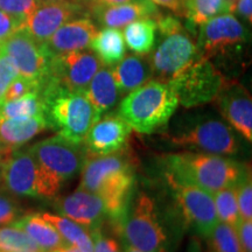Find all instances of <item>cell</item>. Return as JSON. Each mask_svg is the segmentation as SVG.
Masks as SVG:
<instances>
[{
	"label": "cell",
	"mask_w": 252,
	"mask_h": 252,
	"mask_svg": "<svg viewBox=\"0 0 252 252\" xmlns=\"http://www.w3.org/2000/svg\"><path fill=\"white\" fill-rule=\"evenodd\" d=\"M40 2L41 0H0V9L17 19L24 26Z\"/></svg>",
	"instance_id": "35"
},
{
	"label": "cell",
	"mask_w": 252,
	"mask_h": 252,
	"mask_svg": "<svg viewBox=\"0 0 252 252\" xmlns=\"http://www.w3.org/2000/svg\"><path fill=\"white\" fill-rule=\"evenodd\" d=\"M19 75V72L11 61V59L5 54L4 50L0 48V99L2 94L11 84V82Z\"/></svg>",
	"instance_id": "38"
},
{
	"label": "cell",
	"mask_w": 252,
	"mask_h": 252,
	"mask_svg": "<svg viewBox=\"0 0 252 252\" xmlns=\"http://www.w3.org/2000/svg\"><path fill=\"white\" fill-rule=\"evenodd\" d=\"M45 116V100L41 91L0 104V119Z\"/></svg>",
	"instance_id": "29"
},
{
	"label": "cell",
	"mask_w": 252,
	"mask_h": 252,
	"mask_svg": "<svg viewBox=\"0 0 252 252\" xmlns=\"http://www.w3.org/2000/svg\"><path fill=\"white\" fill-rule=\"evenodd\" d=\"M179 106V99L168 82L150 80L125 94L118 115L141 134H152L168 123Z\"/></svg>",
	"instance_id": "4"
},
{
	"label": "cell",
	"mask_w": 252,
	"mask_h": 252,
	"mask_svg": "<svg viewBox=\"0 0 252 252\" xmlns=\"http://www.w3.org/2000/svg\"><path fill=\"white\" fill-rule=\"evenodd\" d=\"M41 1H54V0H41Z\"/></svg>",
	"instance_id": "47"
},
{
	"label": "cell",
	"mask_w": 252,
	"mask_h": 252,
	"mask_svg": "<svg viewBox=\"0 0 252 252\" xmlns=\"http://www.w3.org/2000/svg\"><path fill=\"white\" fill-rule=\"evenodd\" d=\"M0 48L13 62L19 75L45 84L49 75L50 56L43 43L37 42L21 28L2 41Z\"/></svg>",
	"instance_id": "12"
},
{
	"label": "cell",
	"mask_w": 252,
	"mask_h": 252,
	"mask_svg": "<svg viewBox=\"0 0 252 252\" xmlns=\"http://www.w3.org/2000/svg\"><path fill=\"white\" fill-rule=\"evenodd\" d=\"M212 195L220 222L237 228L242 220L239 216L236 186L223 188Z\"/></svg>",
	"instance_id": "30"
},
{
	"label": "cell",
	"mask_w": 252,
	"mask_h": 252,
	"mask_svg": "<svg viewBox=\"0 0 252 252\" xmlns=\"http://www.w3.org/2000/svg\"><path fill=\"white\" fill-rule=\"evenodd\" d=\"M110 69L122 96L143 86L153 77L150 60L145 55H126Z\"/></svg>",
	"instance_id": "22"
},
{
	"label": "cell",
	"mask_w": 252,
	"mask_h": 252,
	"mask_svg": "<svg viewBox=\"0 0 252 252\" xmlns=\"http://www.w3.org/2000/svg\"><path fill=\"white\" fill-rule=\"evenodd\" d=\"M0 252H45L26 232L14 225L0 226Z\"/></svg>",
	"instance_id": "31"
},
{
	"label": "cell",
	"mask_w": 252,
	"mask_h": 252,
	"mask_svg": "<svg viewBox=\"0 0 252 252\" xmlns=\"http://www.w3.org/2000/svg\"><path fill=\"white\" fill-rule=\"evenodd\" d=\"M123 37L125 45L134 54H150L157 41L156 19H139L126 25Z\"/></svg>",
	"instance_id": "26"
},
{
	"label": "cell",
	"mask_w": 252,
	"mask_h": 252,
	"mask_svg": "<svg viewBox=\"0 0 252 252\" xmlns=\"http://www.w3.org/2000/svg\"><path fill=\"white\" fill-rule=\"evenodd\" d=\"M245 23H252V0H236L235 11Z\"/></svg>",
	"instance_id": "42"
},
{
	"label": "cell",
	"mask_w": 252,
	"mask_h": 252,
	"mask_svg": "<svg viewBox=\"0 0 252 252\" xmlns=\"http://www.w3.org/2000/svg\"><path fill=\"white\" fill-rule=\"evenodd\" d=\"M123 252H141V251H139L138 249H135L133 247H131V245L125 243L124 244V251H123Z\"/></svg>",
	"instance_id": "45"
},
{
	"label": "cell",
	"mask_w": 252,
	"mask_h": 252,
	"mask_svg": "<svg viewBox=\"0 0 252 252\" xmlns=\"http://www.w3.org/2000/svg\"><path fill=\"white\" fill-rule=\"evenodd\" d=\"M117 232L126 244L141 252H167V236L156 202L145 191L132 194Z\"/></svg>",
	"instance_id": "5"
},
{
	"label": "cell",
	"mask_w": 252,
	"mask_h": 252,
	"mask_svg": "<svg viewBox=\"0 0 252 252\" xmlns=\"http://www.w3.org/2000/svg\"><path fill=\"white\" fill-rule=\"evenodd\" d=\"M98 32L97 25L89 17H80L63 24L58 31L43 43V47L52 56L65 53L86 50L91 40Z\"/></svg>",
	"instance_id": "19"
},
{
	"label": "cell",
	"mask_w": 252,
	"mask_h": 252,
	"mask_svg": "<svg viewBox=\"0 0 252 252\" xmlns=\"http://www.w3.org/2000/svg\"><path fill=\"white\" fill-rule=\"evenodd\" d=\"M40 214L47 222H49L50 224L54 226L65 243L72 245V247H76L83 252L94 251V242L89 230L77 224L74 220L67 219V217L59 215V214Z\"/></svg>",
	"instance_id": "27"
},
{
	"label": "cell",
	"mask_w": 252,
	"mask_h": 252,
	"mask_svg": "<svg viewBox=\"0 0 252 252\" xmlns=\"http://www.w3.org/2000/svg\"><path fill=\"white\" fill-rule=\"evenodd\" d=\"M1 187L14 196L53 198L62 187L41 168L30 151L14 150L0 167Z\"/></svg>",
	"instance_id": "6"
},
{
	"label": "cell",
	"mask_w": 252,
	"mask_h": 252,
	"mask_svg": "<svg viewBox=\"0 0 252 252\" xmlns=\"http://www.w3.org/2000/svg\"><path fill=\"white\" fill-rule=\"evenodd\" d=\"M41 94L49 128L71 143L82 145L90 127L100 118L86 94L72 91L47 80Z\"/></svg>",
	"instance_id": "3"
},
{
	"label": "cell",
	"mask_w": 252,
	"mask_h": 252,
	"mask_svg": "<svg viewBox=\"0 0 252 252\" xmlns=\"http://www.w3.org/2000/svg\"><path fill=\"white\" fill-rule=\"evenodd\" d=\"M231 0H184V17L191 27H200L220 14L234 13Z\"/></svg>",
	"instance_id": "28"
},
{
	"label": "cell",
	"mask_w": 252,
	"mask_h": 252,
	"mask_svg": "<svg viewBox=\"0 0 252 252\" xmlns=\"http://www.w3.org/2000/svg\"><path fill=\"white\" fill-rule=\"evenodd\" d=\"M80 17H88L86 9L71 0L41 1L23 28L37 42L45 43L63 24Z\"/></svg>",
	"instance_id": "15"
},
{
	"label": "cell",
	"mask_w": 252,
	"mask_h": 252,
	"mask_svg": "<svg viewBox=\"0 0 252 252\" xmlns=\"http://www.w3.org/2000/svg\"><path fill=\"white\" fill-rule=\"evenodd\" d=\"M90 234L94 242L93 252H123L117 239L104 234L102 226L91 230Z\"/></svg>",
	"instance_id": "37"
},
{
	"label": "cell",
	"mask_w": 252,
	"mask_h": 252,
	"mask_svg": "<svg viewBox=\"0 0 252 252\" xmlns=\"http://www.w3.org/2000/svg\"><path fill=\"white\" fill-rule=\"evenodd\" d=\"M161 36V42L149 60L153 75L168 82L197 58V48L184 27Z\"/></svg>",
	"instance_id": "11"
},
{
	"label": "cell",
	"mask_w": 252,
	"mask_h": 252,
	"mask_svg": "<svg viewBox=\"0 0 252 252\" xmlns=\"http://www.w3.org/2000/svg\"><path fill=\"white\" fill-rule=\"evenodd\" d=\"M131 126L119 115L100 117L88 131L83 146L88 157H102L124 150L131 135Z\"/></svg>",
	"instance_id": "16"
},
{
	"label": "cell",
	"mask_w": 252,
	"mask_h": 252,
	"mask_svg": "<svg viewBox=\"0 0 252 252\" xmlns=\"http://www.w3.org/2000/svg\"><path fill=\"white\" fill-rule=\"evenodd\" d=\"M236 232L241 252H252V220H242L236 228Z\"/></svg>",
	"instance_id": "40"
},
{
	"label": "cell",
	"mask_w": 252,
	"mask_h": 252,
	"mask_svg": "<svg viewBox=\"0 0 252 252\" xmlns=\"http://www.w3.org/2000/svg\"><path fill=\"white\" fill-rule=\"evenodd\" d=\"M167 182L173 190L186 224L206 238L220 222L213 195L191 185L179 184L173 180Z\"/></svg>",
	"instance_id": "13"
},
{
	"label": "cell",
	"mask_w": 252,
	"mask_h": 252,
	"mask_svg": "<svg viewBox=\"0 0 252 252\" xmlns=\"http://www.w3.org/2000/svg\"><path fill=\"white\" fill-rule=\"evenodd\" d=\"M41 89H42V84H41L40 82L30 80V78L18 75V76L11 82V84L7 87V89H6L4 94H2L1 99H0V104L20 98V97H23L27 94L41 91Z\"/></svg>",
	"instance_id": "34"
},
{
	"label": "cell",
	"mask_w": 252,
	"mask_h": 252,
	"mask_svg": "<svg viewBox=\"0 0 252 252\" xmlns=\"http://www.w3.org/2000/svg\"><path fill=\"white\" fill-rule=\"evenodd\" d=\"M30 236L45 252H52L65 245L63 238L40 213L25 214L13 224Z\"/></svg>",
	"instance_id": "24"
},
{
	"label": "cell",
	"mask_w": 252,
	"mask_h": 252,
	"mask_svg": "<svg viewBox=\"0 0 252 252\" xmlns=\"http://www.w3.org/2000/svg\"><path fill=\"white\" fill-rule=\"evenodd\" d=\"M52 252H83V251H81L80 249H77L76 247H72V245L65 244V245H63V247L56 249V250L52 251Z\"/></svg>",
	"instance_id": "44"
},
{
	"label": "cell",
	"mask_w": 252,
	"mask_h": 252,
	"mask_svg": "<svg viewBox=\"0 0 252 252\" xmlns=\"http://www.w3.org/2000/svg\"><path fill=\"white\" fill-rule=\"evenodd\" d=\"M133 166L123 152L88 157L82 166L78 188L91 191L102 198L116 231L124 219L126 208L133 194Z\"/></svg>",
	"instance_id": "1"
},
{
	"label": "cell",
	"mask_w": 252,
	"mask_h": 252,
	"mask_svg": "<svg viewBox=\"0 0 252 252\" xmlns=\"http://www.w3.org/2000/svg\"><path fill=\"white\" fill-rule=\"evenodd\" d=\"M249 40L250 34L247 27L234 14L217 15L200 26L197 56L212 60L236 54Z\"/></svg>",
	"instance_id": "10"
},
{
	"label": "cell",
	"mask_w": 252,
	"mask_h": 252,
	"mask_svg": "<svg viewBox=\"0 0 252 252\" xmlns=\"http://www.w3.org/2000/svg\"><path fill=\"white\" fill-rule=\"evenodd\" d=\"M71 1L81 5L82 7L86 9L88 14V11H89V9L97 7V6L126 4V2H139V1H145V0H71Z\"/></svg>",
	"instance_id": "41"
},
{
	"label": "cell",
	"mask_w": 252,
	"mask_h": 252,
	"mask_svg": "<svg viewBox=\"0 0 252 252\" xmlns=\"http://www.w3.org/2000/svg\"><path fill=\"white\" fill-rule=\"evenodd\" d=\"M161 14L150 0L117 5L97 6L88 11V17L103 28H124L139 19H157Z\"/></svg>",
	"instance_id": "20"
},
{
	"label": "cell",
	"mask_w": 252,
	"mask_h": 252,
	"mask_svg": "<svg viewBox=\"0 0 252 252\" xmlns=\"http://www.w3.org/2000/svg\"><path fill=\"white\" fill-rule=\"evenodd\" d=\"M84 94L100 117L105 112L110 111L122 96L112 77L111 69L105 65L100 67L94 75Z\"/></svg>",
	"instance_id": "23"
},
{
	"label": "cell",
	"mask_w": 252,
	"mask_h": 252,
	"mask_svg": "<svg viewBox=\"0 0 252 252\" xmlns=\"http://www.w3.org/2000/svg\"><path fill=\"white\" fill-rule=\"evenodd\" d=\"M21 28H23V24L20 21L0 9V43Z\"/></svg>",
	"instance_id": "39"
},
{
	"label": "cell",
	"mask_w": 252,
	"mask_h": 252,
	"mask_svg": "<svg viewBox=\"0 0 252 252\" xmlns=\"http://www.w3.org/2000/svg\"><path fill=\"white\" fill-rule=\"evenodd\" d=\"M154 5L168 8L178 17H184V0H150Z\"/></svg>",
	"instance_id": "43"
},
{
	"label": "cell",
	"mask_w": 252,
	"mask_h": 252,
	"mask_svg": "<svg viewBox=\"0 0 252 252\" xmlns=\"http://www.w3.org/2000/svg\"><path fill=\"white\" fill-rule=\"evenodd\" d=\"M225 81L226 77L212 60L197 56L168 83L174 90L179 104L190 109L214 102Z\"/></svg>",
	"instance_id": "8"
},
{
	"label": "cell",
	"mask_w": 252,
	"mask_h": 252,
	"mask_svg": "<svg viewBox=\"0 0 252 252\" xmlns=\"http://www.w3.org/2000/svg\"><path fill=\"white\" fill-rule=\"evenodd\" d=\"M89 47L105 67L117 64L126 54L123 33L117 28H103L98 31L91 40Z\"/></svg>",
	"instance_id": "25"
},
{
	"label": "cell",
	"mask_w": 252,
	"mask_h": 252,
	"mask_svg": "<svg viewBox=\"0 0 252 252\" xmlns=\"http://www.w3.org/2000/svg\"><path fill=\"white\" fill-rule=\"evenodd\" d=\"M236 194L241 220H252V180L250 169L236 185Z\"/></svg>",
	"instance_id": "33"
},
{
	"label": "cell",
	"mask_w": 252,
	"mask_h": 252,
	"mask_svg": "<svg viewBox=\"0 0 252 252\" xmlns=\"http://www.w3.org/2000/svg\"><path fill=\"white\" fill-rule=\"evenodd\" d=\"M214 102L220 115L249 143L252 141V98L247 88L236 81H225Z\"/></svg>",
	"instance_id": "17"
},
{
	"label": "cell",
	"mask_w": 252,
	"mask_h": 252,
	"mask_svg": "<svg viewBox=\"0 0 252 252\" xmlns=\"http://www.w3.org/2000/svg\"><path fill=\"white\" fill-rule=\"evenodd\" d=\"M208 252H241L236 229L219 222L207 236Z\"/></svg>",
	"instance_id": "32"
},
{
	"label": "cell",
	"mask_w": 252,
	"mask_h": 252,
	"mask_svg": "<svg viewBox=\"0 0 252 252\" xmlns=\"http://www.w3.org/2000/svg\"><path fill=\"white\" fill-rule=\"evenodd\" d=\"M48 128L43 115L0 119V152L9 154Z\"/></svg>",
	"instance_id": "21"
},
{
	"label": "cell",
	"mask_w": 252,
	"mask_h": 252,
	"mask_svg": "<svg viewBox=\"0 0 252 252\" xmlns=\"http://www.w3.org/2000/svg\"><path fill=\"white\" fill-rule=\"evenodd\" d=\"M169 143L190 152L235 156L241 144L231 126L212 117H200L185 123L168 134Z\"/></svg>",
	"instance_id": "7"
},
{
	"label": "cell",
	"mask_w": 252,
	"mask_h": 252,
	"mask_svg": "<svg viewBox=\"0 0 252 252\" xmlns=\"http://www.w3.org/2000/svg\"><path fill=\"white\" fill-rule=\"evenodd\" d=\"M25 215L23 206L9 193L0 191V226L12 225Z\"/></svg>",
	"instance_id": "36"
},
{
	"label": "cell",
	"mask_w": 252,
	"mask_h": 252,
	"mask_svg": "<svg viewBox=\"0 0 252 252\" xmlns=\"http://www.w3.org/2000/svg\"><path fill=\"white\" fill-rule=\"evenodd\" d=\"M102 67V63L93 52L77 50L50 58V80L72 91L86 93L94 75Z\"/></svg>",
	"instance_id": "14"
},
{
	"label": "cell",
	"mask_w": 252,
	"mask_h": 252,
	"mask_svg": "<svg viewBox=\"0 0 252 252\" xmlns=\"http://www.w3.org/2000/svg\"><path fill=\"white\" fill-rule=\"evenodd\" d=\"M28 151L46 174L61 187L80 173L87 159L83 144H74L59 134L37 141Z\"/></svg>",
	"instance_id": "9"
},
{
	"label": "cell",
	"mask_w": 252,
	"mask_h": 252,
	"mask_svg": "<svg viewBox=\"0 0 252 252\" xmlns=\"http://www.w3.org/2000/svg\"><path fill=\"white\" fill-rule=\"evenodd\" d=\"M167 180L191 185L214 194L236 186L249 169L234 159L212 153L187 152L163 158Z\"/></svg>",
	"instance_id": "2"
},
{
	"label": "cell",
	"mask_w": 252,
	"mask_h": 252,
	"mask_svg": "<svg viewBox=\"0 0 252 252\" xmlns=\"http://www.w3.org/2000/svg\"><path fill=\"white\" fill-rule=\"evenodd\" d=\"M54 209L59 215L74 220L87 230H94L102 226L108 216L104 201L98 195L77 188L67 196L56 198Z\"/></svg>",
	"instance_id": "18"
},
{
	"label": "cell",
	"mask_w": 252,
	"mask_h": 252,
	"mask_svg": "<svg viewBox=\"0 0 252 252\" xmlns=\"http://www.w3.org/2000/svg\"><path fill=\"white\" fill-rule=\"evenodd\" d=\"M6 156H7V154H4V153L0 152V167H1V162ZM0 187H1V180H0Z\"/></svg>",
	"instance_id": "46"
}]
</instances>
